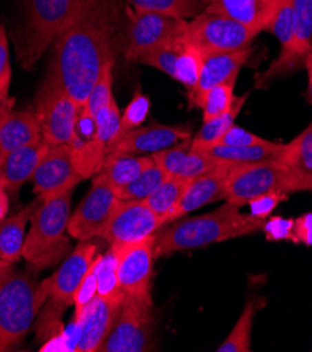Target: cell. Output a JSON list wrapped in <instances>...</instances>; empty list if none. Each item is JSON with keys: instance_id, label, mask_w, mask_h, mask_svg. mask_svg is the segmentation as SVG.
Listing matches in <instances>:
<instances>
[{"instance_id": "cell-10", "label": "cell", "mask_w": 312, "mask_h": 352, "mask_svg": "<svg viewBox=\"0 0 312 352\" xmlns=\"http://www.w3.org/2000/svg\"><path fill=\"white\" fill-rule=\"evenodd\" d=\"M187 20L158 12H135L127 5L125 59L135 62L138 56L186 32Z\"/></svg>"}, {"instance_id": "cell-15", "label": "cell", "mask_w": 312, "mask_h": 352, "mask_svg": "<svg viewBox=\"0 0 312 352\" xmlns=\"http://www.w3.org/2000/svg\"><path fill=\"white\" fill-rule=\"evenodd\" d=\"M97 249L89 240L81 241L78 248L66 257L59 270L50 278L43 280V285L48 292V299L55 307L74 306V299L83 278L93 264Z\"/></svg>"}, {"instance_id": "cell-49", "label": "cell", "mask_w": 312, "mask_h": 352, "mask_svg": "<svg viewBox=\"0 0 312 352\" xmlns=\"http://www.w3.org/2000/svg\"><path fill=\"white\" fill-rule=\"evenodd\" d=\"M9 212V197H8V190L0 186V221L5 219Z\"/></svg>"}, {"instance_id": "cell-35", "label": "cell", "mask_w": 312, "mask_h": 352, "mask_svg": "<svg viewBox=\"0 0 312 352\" xmlns=\"http://www.w3.org/2000/svg\"><path fill=\"white\" fill-rule=\"evenodd\" d=\"M295 19V41L293 48L294 59L301 66L312 51V0H293Z\"/></svg>"}, {"instance_id": "cell-38", "label": "cell", "mask_w": 312, "mask_h": 352, "mask_svg": "<svg viewBox=\"0 0 312 352\" xmlns=\"http://www.w3.org/2000/svg\"><path fill=\"white\" fill-rule=\"evenodd\" d=\"M202 60L204 54L187 40V44L178 58L175 75V80L183 85L187 91H190L198 80Z\"/></svg>"}, {"instance_id": "cell-6", "label": "cell", "mask_w": 312, "mask_h": 352, "mask_svg": "<svg viewBox=\"0 0 312 352\" xmlns=\"http://www.w3.org/2000/svg\"><path fill=\"white\" fill-rule=\"evenodd\" d=\"M267 192H294L289 173L280 159L231 167L225 182V202L242 206Z\"/></svg>"}, {"instance_id": "cell-12", "label": "cell", "mask_w": 312, "mask_h": 352, "mask_svg": "<svg viewBox=\"0 0 312 352\" xmlns=\"http://www.w3.org/2000/svg\"><path fill=\"white\" fill-rule=\"evenodd\" d=\"M120 201L113 187L93 179L90 191L69 218V236L81 241L100 237Z\"/></svg>"}, {"instance_id": "cell-16", "label": "cell", "mask_w": 312, "mask_h": 352, "mask_svg": "<svg viewBox=\"0 0 312 352\" xmlns=\"http://www.w3.org/2000/svg\"><path fill=\"white\" fill-rule=\"evenodd\" d=\"M191 136V129L186 125H165L160 122L141 125L120 136L110 146L107 157L123 155L138 156L144 153L154 155Z\"/></svg>"}, {"instance_id": "cell-13", "label": "cell", "mask_w": 312, "mask_h": 352, "mask_svg": "<svg viewBox=\"0 0 312 352\" xmlns=\"http://www.w3.org/2000/svg\"><path fill=\"white\" fill-rule=\"evenodd\" d=\"M163 222L144 201H120L100 234L109 244H131L154 236Z\"/></svg>"}, {"instance_id": "cell-3", "label": "cell", "mask_w": 312, "mask_h": 352, "mask_svg": "<svg viewBox=\"0 0 312 352\" xmlns=\"http://www.w3.org/2000/svg\"><path fill=\"white\" fill-rule=\"evenodd\" d=\"M47 299L43 283L0 261V352L19 346Z\"/></svg>"}, {"instance_id": "cell-31", "label": "cell", "mask_w": 312, "mask_h": 352, "mask_svg": "<svg viewBox=\"0 0 312 352\" xmlns=\"http://www.w3.org/2000/svg\"><path fill=\"white\" fill-rule=\"evenodd\" d=\"M127 5L135 12H158L183 20H191L205 9L201 0H127Z\"/></svg>"}, {"instance_id": "cell-43", "label": "cell", "mask_w": 312, "mask_h": 352, "mask_svg": "<svg viewBox=\"0 0 312 352\" xmlns=\"http://www.w3.org/2000/svg\"><path fill=\"white\" fill-rule=\"evenodd\" d=\"M267 139H263L262 136L252 133L247 129H244L239 125H232L227 133L220 139L217 145L222 146H232V148H244V146H255L266 144ZM216 146V145H214Z\"/></svg>"}, {"instance_id": "cell-5", "label": "cell", "mask_w": 312, "mask_h": 352, "mask_svg": "<svg viewBox=\"0 0 312 352\" xmlns=\"http://www.w3.org/2000/svg\"><path fill=\"white\" fill-rule=\"evenodd\" d=\"M82 0H24V24L16 37V52L31 69L76 17Z\"/></svg>"}, {"instance_id": "cell-42", "label": "cell", "mask_w": 312, "mask_h": 352, "mask_svg": "<svg viewBox=\"0 0 312 352\" xmlns=\"http://www.w3.org/2000/svg\"><path fill=\"white\" fill-rule=\"evenodd\" d=\"M97 260H98V254L96 256L86 276L83 278L82 284L78 288L75 299H74V306H75L74 322L78 323V326H79L81 320L83 319V316H85L89 305L97 296Z\"/></svg>"}, {"instance_id": "cell-11", "label": "cell", "mask_w": 312, "mask_h": 352, "mask_svg": "<svg viewBox=\"0 0 312 352\" xmlns=\"http://www.w3.org/2000/svg\"><path fill=\"white\" fill-rule=\"evenodd\" d=\"M154 244L155 234L131 244H114L118 249V284L125 295L152 302Z\"/></svg>"}, {"instance_id": "cell-24", "label": "cell", "mask_w": 312, "mask_h": 352, "mask_svg": "<svg viewBox=\"0 0 312 352\" xmlns=\"http://www.w3.org/2000/svg\"><path fill=\"white\" fill-rule=\"evenodd\" d=\"M48 146L41 138L10 153L0 163V186L14 192L27 182L32 180V175L45 156Z\"/></svg>"}, {"instance_id": "cell-14", "label": "cell", "mask_w": 312, "mask_h": 352, "mask_svg": "<svg viewBox=\"0 0 312 352\" xmlns=\"http://www.w3.org/2000/svg\"><path fill=\"white\" fill-rule=\"evenodd\" d=\"M83 180L67 145H50L32 175L34 192L40 201L74 190Z\"/></svg>"}, {"instance_id": "cell-18", "label": "cell", "mask_w": 312, "mask_h": 352, "mask_svg": "<svg viewBox=\"0 0 312 352\" xmlns=\"http://www.w3.org/2000/svg\"><path fill=\"white\" fill-rule=\"evenodd\" d=\"M67 148L83 179L96 175L107 157V151L103 148L97 138L96 118L89 113L86 105L79 107L75 131Z\"/></svg>"}, {"instance_id": "cell-51", "label": "cell", "mask_w": 312, "mask_h": 352, "mask_svg": "<svg viewBox=\"0 0 312 352\" xmlns=\"http://www.w3.org/2000/svg\"><path fill=\"white\" fill-rule=\"evenodd\" d=\"M201 2H202V3L205 5V6H207L208 3H210V2H211V0H201Z\"/></svg>"}, {"instance_id": "cell-36", "label": "cell", "mask_w": 312, "mask_h": 352, "mask_svg": "<svg viewBox=\"0 0 312 352\" xmlns=\"http://www.w3.org/2000/svg\"><path fill=\"white\" fill-rule=\"evenodd\" d=\"M166 177L167 175L163 173V170L154 162L140 175H138L135 180H132L127 186L120 187L114 191L121 201H129V199L144 201L165 182Z\"/></svg>"}, {"instance_id": "cell-23", "label": "cell", "mask_w": 312, "mask_h": 352, "mask_svg": "<svg viewBox=\"0 0 312 352\" xmlns=\"http://www.w3.org/2000/svg\"><path fill=\"white\" fill-rule=\"evenodd\" d=\"M41 139L36 110L9 111L0 118V163L14 151Z\"/></svg>"}, {"instance_id": "cell-26", "label": "cell", "mask_w": 312, "mask_h": 352, "mask_svg": "<svg viewBox=\"0 0 312 352\" xmlns=\"http://www.w3.org/2000/svg\"><path fill=\"white\" fill-rule=\"evenodd\" d=\"M152 163V156H109L104 160L100 171L94 175V180L117 190L135 180Z\"/></svg>"}, {"instance_id": "cell-22", "label": "cell", "mask_w": 312, "mask_h": 352, "mask_svg": "<svg viewBox=\"0 0 312 352\" xmlns=\"http://www.w3.org/2000/svg\"><path fill=\"white\" fill-rule=\"evenodd\" d=\"M282 0H211L205 10L229 17L258 35L267 30Z\"/></svg>"}, {"instance_id": "cell-27", "label": "cell", "mask_w": 312, "mask_h": 352, "mask_svg": "<svg viewBox=\"0 0 312 352\" xmlns=\"http://www.w3.org/2000/svg\"><path fill=\"white\" fill-rule=\"evenodd\" d=\"M286 149L284 144H275L267 140L266 144L255 145V146H244V148H232L216 145L208 149L200 151L207 156H210L218 163H232V164H249L259 163L267 160L280 159Z\"/></svg>"}, {"instance_id": "cell-45", "label": "cell", "mask_w": 312, "mask_h": 352, "mask_svg": "<svg viewBox=\"0 0 312 352\" xmlns=\"http://www.w3.org/2000/svg\"><path fill=\"white\" fill-rule=\"evenodd\" d=\"M294 221L284 219L280 217H271L264 222L262 230L266 233V239L269 241H280V240H294L293 234Z\"/></svg>"}, {"instance_id": "cell-21", "label": "cell", "mask_w": 312, "mask_h": 352, "mask_svg": "<svg viewBox=\"0 0 312 352\" xmlns=\"http://www.w3.org/2000/svg\"><path fill=\"white\" fill-rule=\"evenodd\" d=\"M151 156L166 175L186 180H191L218 164L204 152L193 149L191 138Z\"/></svg>"}, {"instance_id": "cell-46", "label": "cell", "mask_w": 312, "mask_h": 352, "mask_svg": "<svg viewBox=\"0 0 312 352\" xmlns=\"http://www.w3.org/2000/svg\"><path fill=\"white\" fill-rule=\"evenodd\" d=\"M12 63L9 54V35L6 27L0 24V87L10 90Z\"/></svg>"}, {"instance_id": "cell-34", "label": "cell", "mask_w": 312, "mask_h": 352, "mask_svg": "<svg viewBox=\"0 0 312 352\" xmlns=\"http://www.w3.org/2000/svg\"><path fill=\"white\" fill-rule=\"evenodd\" d=\"M259 300L249 299L244 307V311L239 316L231 334L218 346V352H249L251 351V333L253 326L255 313L259 310Z\"/></svg>"}, {"instance_id": "cell-19", "label": "cell", "mask_w": 312, "mask_h": 352, "mask_svg": "<svg viewBox=\"0 0 312 352\" xmlns=\"http://www.w3.org/2000/svg\"><path fill=\"white\" fill-rule=\"evenodd\" d=\"M232 166V163H218L210 170H207L205 173L191 179L185 190L180 202L167 215L166 225L193 212V210L207 204L224 199L225 182Z\"/></svg>"}, {"instance_id": "cell-7", "label": "cell", "mask_w": 312, "mask_h": 352, "mask_svg": "<svg viewBox=\"0 0 312 352\" xmlns=\"http://www.w3.org/2000/svg\"><path fill=\"white\" fill-rule=\"evenodd\" d=\"M154 329V302L125 295L112 329L97 352L148 351Z\"/></svg>"}, {"instance_id": "cell-9", "label": "cell", "mask_w": 312, "mask_h": 352, "mask_svg": "<svg viewBox=\"0 0 312 352\" xmlns=\"http://www.w3.org/2000/svg\"><path fill=\"white\" fill-rule=\"evenodd\" d=\"M34 110L45 142L48 145H67L75 131L79 105L48 75L37 93Z\"/></svg>"}, {"instance_id": "cell-32", "label": "cell", "mask_w": 312, "mask_h": 352, "mask_svg": "<svg viewBox=\"0 0 312 352\" xmlns=\"http://www.w3.org/2000/svg\"><path fill=\"white\" fill-rule=\"evenodd\" d=\"M118 249L110 244L106 254H98L97 260V296L106 299H123L125 294L120 288L118 276Z\"/></svg>"}, {"instance_id": "cell-1", "label": "cell", "mask_w": 312, "mask_h": 352, "mask_svg": "<svg viewBox=\"0 0 312 352\" xmlns=\"http://www.w3.org/2000/svg\"><path fill=\"white\" fill-rule=\"evenodd\" d=\"M127 24L123 0H82L79 12L52 44L48 69L58 85L82 107L107 63L114 62L116 40Z\"/></svg>"}, {"instance_id": "cell-17", "label": "cell", "mask_w": 312, "mask_h": 352, "mask_svg": "<svg viewBox=\"0 0 312 352\" xmlns=\"http://www.w3.org/2000/svg\"><path fill=\"white\" fill-rule=\"evenodd\" d=\"M252 48H245L232 52H218L204 55L200 76L196 86L189 91V107L201 109L204 96L213 87L235 80L240 67L247 63Z\"/></svg>"}, {"instance_id": "cell-41", "label": "cell", "mask_w": 312, "mask_h": 352, "mask_svg": "<svg viewBox=\"0 0 312 352\" xmlns=\"http://www.w3.org/2000/svg\"><path fill=\"white\" fill-rule=\"evenodd\" d=\"M113 67H114V62H110L106 65V67L103 69V74L92 87L90 94L86 100L85 105L93 117L114 97L113 96Z\"/></svg>"}, {"instance_id": "cell-29", "label": "cell", "mask_w": 312, "mask_h": 352, "mask_svg": "<svg viewBox=\"0 0 312 352\" xmlns=\"http://www.w3.org/2000/svg\"><path fill=\"white\" fill-rule=\"evenodd\" d=\"M248 100V94L239 96L235 98V102L232 109L213 120L202 121V126L198 129V132L191 136V146L196 151H204L217 145L220 139L227 133V131L235 124V120L238 114L240 113L242 107H244Z\"/></svg>"}, {"instance_id": "cell-40", "label": "cell", "mask_w": 312, "mask_h": 352, "mask_svg": "<svg viewBox=\"0 0 312 352\" xmlns=\"http://www.w3.org/2000/svg\"><path fill=\"white\" fill-rule=\"evenodd\" d=\"M149 111H151L149 97L141 91H136L121 114L118 138L138 126H141L147 121Z\"/></svg>"}, {"instance_id": "cell-44", "label": "cell", "mask_w": 312, "mask_h": 352, "mask_svg": "<svg viewBox=\"0 0 312 352\" xmlns=\"http://www.w3.org/2000/svg\"><path fill=\"white\" fill-rule=\"evenodd\" d=\"M286 199H287V194H283V192H267L260 197H256L248 204L251 206V215L266 219L271 215L275 206Z\"/></svg>"}, {"instance_id": "cell-8", "label": "cell", "mask_w": 312, "mask_h": 352, "mask_svg": "<svg viewBox=\"0 0 312 352\" xmlns=\"http://www.w3.org/2000/svg\"><path fill=\"white\" fill-rule=\"evenodd\" d=\"M186 37L207 55L249 48L258 34L229 17L204 9L200 14L187 20Z\"/></svg>"}, {"instance_id": "cell-25", "label": "cell", "mask_w": 312, "mask_h": 352, "mask_svg": "<svg viewBox=\"0 0 312 352\" xmlns=\"http://www.w3.org/2000/svg\"><path fill=\"white\" fill-rule=\"evenodd\" d=\"M280 162L289 173L294 192H312V121L286 145Z\"/></svg>"}, {"instance_id": "cell-50", "label": "cell", "mask_w": 312, "mask_h": 352, "mask_svg": "<svg viewBox=\"0 0 312 352\" xmlns=\"http://www.w3.org/2000/svg\"><path fill=\"white\" fill-rule=\"evenodd\" d=\"M304 65L308 70V97H309V101L312 104V51L306 55Z\"/></svg>"}, {"instance_id": "cell-47", "label": "cell", "mask_w": 312, "mask_h": 352, "mask_svg": "<svg viewBox=\"0 0 312 352\" xmlns=\"http://www.w3.org/2000/svg\"><path fill=\"white\" fill-rule=\"evenodd\" d=\"M293 234H294L293 241L312 245V212L301 215L294 221Z\"/></svg>"}, {"instance_id": "cell-4", "label": "cell", "mask_w": 312, "mask_h": 352, "mask_svg": "<svg viewBox=\"0 0 312 352\" xmlns=\"http://www.w3.org/2000/svg\"><path fill=\"white\" fill-rule=\"evenodd\" d=\"M72 191L41 201L30 218L31 229L25 236L21 257L34 268L41 270L58 264L69 252L66 237L71 218Z\"/></svg>"}, {"instance_id": "cell-30", "label": "cell", "mask_w": 312, "mask_h": 352, "mask_svg": "<svg viewBox=\"0 0 312 352\" xmlns=\"http://www.w3.org/2000/svg\"><path fill=\"white\" fill-rule=\"evenodd\" d=\"M189 182L190 180L167 175L165 182L148 198L144 199V202L149 206L152 212L162 219L163 226L166 225L167 215L180 202Z\"/></svg>"}, {"instance_id": "cell-48", "label": "cell", "mask_w": 312, "mask_h": 352, "mask_svg": "<svg viewBox=\"0 0 312 352\" xmlns=\"http://www.w3.org/2000/svg\"><path fill=\"white\" fill-rule=\"evenodd\" d=\"M14 105V97L9 94V90H5L0 87V118H2L5 114L12 111Z\"/></svg>"}, {"instance_id": "cell-37", "label": "cell", "mask_w": 312, "mask_h": 352, "mask_svg": "<svg viewBox=\"0 0 312 352\" xmlns=\"http://www.w3.org/2000/svg\"><path fill=\"white\" fill-rule=\"evenodd\" d=\"M235 85H236V79L221 83L207 91L201 104L202 121L217 118L232 109L236 98V96H233Z\"/></svg>"}, {"instance_id": "cell-39", "label": "cell", "mask_w": 312, "mask_h": 352, "mask_svg": "<svg viewBox=\"0 0 312 352\" xmlns=\"http://www.w3.org/2000/svg\"><path fill=\"white\" fill-rule=\"evenodd\" d=\"M96 125H97V138L103 148L107 151L110 146L118 139L120 133V121H121V111L113 97L104 107L94 116Z\"/></svg>"}, {"instance_id": "cell-33", "label": "cell", "mask_w": 312, "mask_h": 352, "mask_svg": "<svg viewBox=\"0 0 312 352\" xmlns=\"http://www.w3.org/2000/svg\"><path fill=\"white\" fill-rule=\"evenodd\" d=\"M186 44H187V37L185 32L183 35H180V37L173 38V40L143 54L141 56H138V59L135 62L152 66V67L160 70V72L169 75L171 79H175L176 62H178V58Z\"/></svg>"}, {"instance_id": "cell-2", "label": "cell", "mask_w": 312, "mask_h": 352, "mask_svg": "<svg viewBox=\"0 0 312 352\" xmlns=\"http://www.w3.org/2000/svg\"><path fill=\"white\" fill-rule=\"evenodd\" d=\"M264 222L266 219L242 214L238 205L227 202L214 212L193 217L165 229L160 228L155 233V258L252 234L262 230Z\"/></svg>"}, {"instance_id": "cell-28", "label": "cell", "mask_w": 312, "mask_h": 352, "mask_svg": "<svg viewBox=\"0 0 312 352\" xmlns=\"http://www.w3.org/2000/svg\"><path fill=\"white\" fill-rule=\"evenodd\" d=\"M32 212L34 205H28L16 215L0 221V261L16 264L21 258L25 226Z\"/></svg>"}, {"instance_id": "cell-20", "label": "cell", "mask_w": 312, "mask_h": 352, "mask_svg": "<svg viewBox=\"0 0 312 352\" xmlns=\"http://www.w3.org/2000/svg\"><path fill=\"white\" fill-rule=\"evenodd\" d=\"M124 299V298H123ZM123 299H106L96 296L89 305L79 323V336L74 351L96 352L107 337L118 313Z\"/></svg>"}]
</instances>
